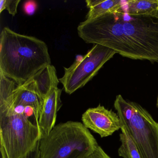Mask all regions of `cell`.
Returning a JSON list of instances; mask_svg holds the SVG:
<instances>
[{"mask_svg":"<svg viewBox=\"0 0 158 158\" xmlns=\"http://www.w3.org/2000/svg\"><path fill=\"white\" fill-rule=\"evenodd\" d=\"M77 30L86 43L105 46L125 58L158 64V19L129 16L124 8L86 19Z\"/></svg>","mask_w":158,"mask_h":158,"instance_id":"cell-1","label":"cell"},{"mask_svg":"<svg viewBox=\"0 0 158 158\" xmlns=\"http://www.w3.org/2000/svg\"><path fill=\"white\" fill-rule=\"evenodd\" d=\"M51 64L45 42L18 34L5 27L0 35V73L14 81L24 84L40 70Z\"/></svg>","mask_w":158,"mask_h":158,"instance_id":"cell-2","label":"cell"},{"mask_svg":"<svg viewBox=\"0 0 158 158\" xmlns=\"http://www.w3.org/2000/svg\"><path fill=\"white\" fill-rule=\"evenodd\" d=\"M11 102H0L2 158H40V131L24 113H18Z\"/></svg>","mask_w":158,"mask_h":158,"instance_id":"cell-3","label":"cell"},{"mask_svg":"<svg viewBox=\"0 0 158 158\" xmlns=\"http://www.w3.org/2000/svg\"><path fill=\"white\" fill-rule=\"evenodd\" d=\"M98 146L83 123L69 121L57 125L40 139V158H87Z\"/></svg>","mask_w":158,"mask_h":158,"instance_id":"cell-4","label":"cell"},{"mask_svg":"<svg viewBox=\"0 0 158 158\" xmlns=\"http://www.w3.org/2000/svg\"><path fill=\"white\" fill-rule=\"evenodd\" d=\"M114 109L142 158H158V123L138 103L116 97Z\"/></svg>","mask_w":158,"mask_h":158,"instance_id":"cell-5","label":"cell"},{"mask_svg":"<svg viewBox=\"0 0 158 158\" xmlns=\"http://www.w3.org/2000/svg\"><path fill=\"white\" fill-rule=\"evenodd\" d=\"M116 53L110 48L94 44L86 54L77 59L68 68H64V75L59 81L64 91L71 95L85 86Z\"/></svg>","mask_w":158,"mask_h":158,"instance_id":"cell-6","label":"cell"},{"mask_svg":"<svg viewBox=\"0 0 158 158\" xmlns=\"http://www.w3.org/2000/svg\"><path fill=\"white\" fill-rule=\"evenodd\" d=\"M82 120L86 128L98 133L102 138L111 135L122 127L117 114L100 105L88 109L82 115Z\"/></svg>","mask_w":158,"mask_h":158,"instance_id":"cell-7","label":"cell"},{"mask_svg":"<svg viewBox=\"0 0 158 158\" xmlns=\"http://www.w3.org/2000/svg\"><path fill=\"white\" fill-rule=\"evenodd\" d=\"M44 101L36 82L31 77L23 85L16 86L13 91L12 102L14 106L32 107L39 120Z\"/></svg>","mask_w":158,"mask_h":158,"instance_id":"cell-8","label":"cell"},{"mask_svg":"<svg viewBox=\"0 0 158 158\" xmlns=\"http://www.w3.org/2000/svg\"><path fill=\"white\" fill-rule=\"evenodd\" d=\"M61 93V89L55 87L44 101L38 122L41 139L47 136L55 127L57 112L62 105Z\"/></svg>","mask_w":158,"mask_h":158,"instance_id":"cell-9","label":"cell"},{"mask_svg":"<svg viewBox=\"0 0 158 158\" xmlns=\"http://www.w3.org/2000/svg\"><path fill=\"white\" fill-rule=\"evenodd\" d=\"M126 2L121 0H87L89 11L86 19H95L106 14L118 12L124 9Z\"/></svg>","mask_w":158,"mask_h":158,"instance_id":"cell-10","label":"cell"},{"mask_svg":"<svg viewBox=\"0 0 158 158\" xmlns=\"http://www.w3.org/2000/svg\"><path fill=\"white\" fill-rule=\"evenodd\" d=\"M125 6L129 16L158 19V0H128Z\"/></svg>","mask_w":158,"mask_h":158,"instance_id":"cell-11","label":"cell"},{"mask_svg":"<svg viewBox=\"0 0 158 158\" xmlns=\"http://www.w3.org/2000/svg\"><path fill=\"white\" fill-rule=\"evenodd\" d=\"M120 134L121 145L118 149L119 156L123 158H142L136 145L130 136L126 128L121 124Z\"/></svg>","mask_w":158,"mask_h":158,"instance_id":"cell-12","label":"cell"},{"mask_svg":"<svg viewBox=\"0 0 158 158\" xmlns=\"http://www.w3.org/2000/svg\"><path fill=\"white\" fill-rule=\"evenodd\" d=\"M21 0H1L0 1V13L7 10L10 14L15 16L17 13V8Z\"/></svg>","mask_w":158,"mask_h":158,"instance_id":"cell-13","label":"cell"},{"mask_svg":"<svg viewBox=\"0 0 158 158\" xmlns=\"http://www.w3.org/2000/svg\"><path fill=\"white\" fill-rule=\"evenodd\" d=\"M37 8L36 2L34 1L26 2L23 5L25 13L28 15H32L35 13Z\"/></svg>","mask_w":158,"mask_h":158,"instance_id":"cell-14","label":"cell"},{"mask_svg":"<svg viewBox=\"0 0 158 158\" xmlns=\"http://www.w3.org/2000/svg\"><path fill=\"white\" fill-rule=\"evenodd\" d=\"M87 158H111L102 148L98 146L95 151Z\"/></svg>","mask_w":158,"mask_h":158,"instance_id":"cell-15","label":"cell"},{"mask_svg":"<svg viewBox=\"0 0 158 158\" xmlns=\"http://www.w3.org/2000/svg\"><path fill=\"white\" fill-rule=\"evenodd\" d=\"M156 106H157V108H158V98H157V103H156Z\"/></svg>","mask_w":158,"mask_h":158,"instance_id":"cell-16","label":"cell"}]
</instances>
